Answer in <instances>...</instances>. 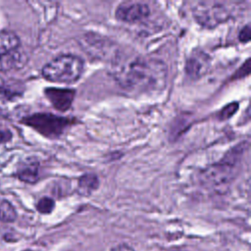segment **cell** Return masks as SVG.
Instances as JSON below:
<instances>
[{
	"instance_id": "8fae6325",
	"label": "cell",
	"mask_w": 251,
	"mask_h": 251,
	"mask_svg": "<svg viewBox=\"0 0 251 251\" xmlns=\"http://www.w3.org/2000/svg\"><path fill=\"white\" fill-rule=\"evenodd\" d=\"M99 186V179L95 174L86 173L78 179V191L83 195H88Z\"/></svg>"
},
{
	"instance_id": "ac0fdd59",
	"label": "cell",
	"mask_w": 251,
	"mask_h": 251,
	"mask_svg": "<svg viewBox=\"0 0 251 251\" xmlns=\"http://www.w3.org/2000/svg\"><path fill=\"white\" fill-rule=\"evenodd\" d=\"M111 251H134V250L126 244H120V245L114 247L113 249H111Z\"/></svg>"
},
{
	"instance_id": "277c9868",
	"label": "cell",
	"mask_w": 251,
	"mask_h": 251,
	"mask_svg": "<svg viewBox=\"0 0 251 251\" xmlns=\"http://www.w3.org/2000/svg\"><path fill=\"white\" fill-rule=\"evenodd\" d=\"M229 4L219 1L197 2L192 9V14L200 25L206 28H213L233 16V7H229Z\"/></svg>"
},
{
	"instance_id": "ba28073f",
	"label": "cell",
	"mask_w": 251,
	"mask_h": 251,
	"mask_svg": "<svg viewBox=\"0 0 251 251\" xmlns=\"http://www.w3.org/2000/svg\"><path fill=\"white\" fill-rule=\"evenodd\" d=\"M210 57L201 50H194L186 60L185 73L192 78H198L205 75L210 67Z\"/></svg>"
},
{
	"instance_id": "5b68a950",
	"label": "cell",
	"mask_w": 251,
	"mask_h": 251,
	"mask_svg": "<svg viewBox=\"0 0 251 251\" xmlns=\"http://www.w3.org/2000/svg\"><path fill=\"white\" fill-rule=\"evenodd\" d=\"M20 44V38L13 31H0V72L18 70L25 65L27 58Z\"/></svg>"
},
{
	"instance_id": "6da1fadb",
	"label": "cell",
	"mask_w": 251,
	"mask_h": 251,
	"mask_svg": "<svg viewBox=\"0 0 251 251\" xmlns=\"http://www.w3.org/2000/svg\"><path fill=\"white\" fill-rule=\"evenodd\" d=\"M167 75L166 65L155 59L133 57L115 69L117 81L126 89L150 91L161 87Z\"/></svg>"
},
{
	"instance_id": "2e32d148",
	"label": "cell",
	"mask_w": 251,
	"mask_h": 251,
	"mask_svg": "<svg viewBox=\"0 0 251 251\" xmlns=\"http://www.w3.org/2000/svg\"><path fill=\"white\" fill-rule=\"evenodd\" d=\"M250 25H246L245 26H243V28H241V30L238 33V39L240 42L243 43H247L250 40Z\"/></svg>"
},
{
	"instance_id": "7a4b0ae2",
	"label": "cell",
	"mask_w": 251,
	"mask_h": 251,
	"mask_svg": "<svg viewBox=\"0 0 251 251\" xmlns=\"http://www.w3.org/2000/svg\"><path fill=\"white\" fill-rule=\"evenodd\" d=\"M243 151L244 146L243 148H233L220 162L207 167L201 173L202 182L218 191L226 189L236 176L239 159Z\"/></svg>"
},
{
	"instance_id": "52a82bcc",
	"label": "cell",
	"mask_w": 251,
	"mask_h": 251,
	"mask_svg": "<svg viewBox=\"0 0 251 251\" xmlns=\"http://www.w3.org/2000/svg\"><path fill=\"white\" fill-rule=\"evenodd\" d=\"M150 14V9L144 3H123L116 9V18L126 23H135L144 20Z\"/></svg>"
},
{
	"instance_id": "4fadbf2b",
	"label": "cell",
	"mask_w": 251,
	"mask_h": 251,
	"mask_svg": "<svg viewBox=\"0 0 251 251\" xmlns=\"http://www.w3.org/2000/svg\"><path fill=\"white\" fill-rule=\"evenodd\" d=\"M55 207V202L50 197H42L36 204V209L41 214H50Z\"/></svg>"
},
{
	"instance_id": "e0dca14e",
	"label": "cell",
	"mask_w": 251,
	"mask_h": 251,
	"mask_svg": "<svg viewBox=\"0 0 251 251\" xmlns=\"http://www.w3.org/2000/svg\"><path fill=\"white\" fill-rule=\"evenodd\" d=\"M12 132L5 128H0V143H5L11 140Z\"/></svg>"
},
{
	"instance_id": "7c38bea8",
	"label": "cell",
	"mask_w": 251,
	"mask_h": 251,
	"mask_svg": "<svg viewBox=\"0 0 251 251\" xmlns=\"http://www.w3.org/2000/svg\"><path fill=\"white\" fill-rule=\"evenodd\" d=\"M17 219V212L14 206L7 200L0 198V221L12 223Z\"/></svg>"
},
{
	"instance_id": "8992f818",
	"label": "cell",
	"mask_w": 251,
	"mask_h": 251,
	"mask_svg": "<svg viewBox=\"0 0 251 251\" xmlns=\"http://www.w3.org/2000/svg\"><path fill=\"white\" fill-rule=\"evenodd\" d=\"M23 123L32 127L45 137L55 139L60 137L71 126L72 120L50 113H36L25 117Z\"/></svg>"
},
{
	"instance_id": "30bf717a",
	"label": "cell",
	"mask_w": 251,
	"mask_h": 251,
	"mask_svg": "<svg viewBox=\"0 0 251 251\" xmlns=\"http://www.w3.org/2000/svg\"><path fill=\"white\" fill-rule=\"evenodd\" d=\"M18 177L28 183H33L39 176V165L35 160L29 159L20 165L17 171Z\"/></svg>"
},
{
	"instance_id": "5bb4252c",
	"label": "cell",
	"mask_w": 251,
	"mask_h": 251,
	"mask_svg": "<svg viewBox=\"0 0 251 251\" xmlns=\"http://www.w3.org/2000/svg\"><path fill=\"white\" fill-rule=\"evenodd\" d=\"M238 103L237 102H231L228 105L225 106L221 112L219 113V119L220 120H227L230 117H232L234 115V113L237 111L238 109Z\"/></svg>"
},
{
	"instance_id": "d6986e66",
	"label": "cell",
	"mask_w": 251,
	"mask_h": 251,
	"mask_svg": "<svg viewBox=\"0 0 251 251\" xmlns=\"http://www.w3.org/2000/svg\"><path fill=\"white\" fill-rule=\"evenodd\" d=\"M25 251H30V250H25Z\"/></svg>"
},
{
	"instance_id": "3957f363",
	"label": "cell",
	"mask_w": 251,
	"mask_h": 251,
	"mask_svg": "<svg viewBox=\"0 0 251 251\" xmlns=\"http://www.w3.org/2000/svg\"><path fill=\"white\" fill-rule=\"evenodd\" d=\"M84 62L75 55L65 54L47 63L41 71L45 79L60 83H73L79 79L83 73Z\"/></svg>"
},
{
	"instance_id": "9c48e42d",
	"label": "cell",
	"mask_w": 251,
	"mask_h": 251,
	"mask_svg": "<svg viewBox=\"0 0 251 251\" xmlns=\"http://www.w3.org/2000/svg\"><path fill=\"white\" fill-rule=\"evenodd\" d=\"M44 93L55 109L65 112L71 108L75 92L70 88L48 87L44 90Z\"/></svg>"
},
{
	"instance_id": "9a60e30c",
	"label": "cell",
	"mask_w": 251,
	"mask_h": 251,
	"mask_svg": "<svg viewBox=\"0 0 251 251\" xmlns=\"http://www.w3.org/2000/svg\"><path fill=\"white\" fill-rule=\"evenodd\" d=\"M250 73V63L249 60H247L237 71L236 73L232 75V78L234 77H242L245 75H248Z\"/></svg>"
}]
</instances>
